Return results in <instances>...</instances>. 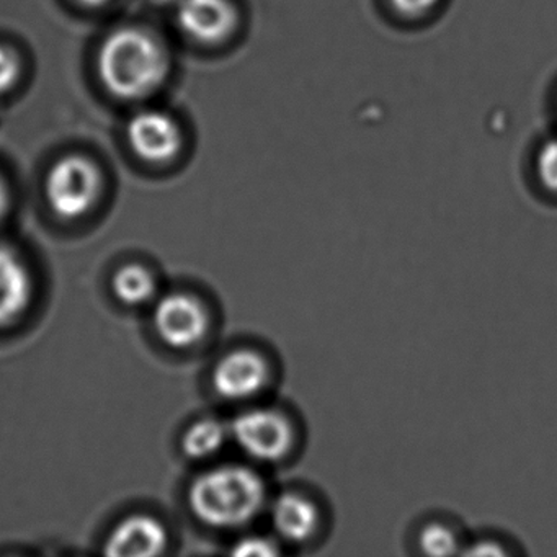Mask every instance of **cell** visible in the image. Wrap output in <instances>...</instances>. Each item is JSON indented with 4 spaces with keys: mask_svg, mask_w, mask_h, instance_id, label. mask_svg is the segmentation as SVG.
<instances>
[{
    "mask_svg": "<svg viewBox=\"0 0 557 557\" xmlns=\"http://www.w3.org/2000/svg\"><path fill=\"white\" fill-rule=\"evenodd\" d=\"M267 500L269 491L262 475L243 465L208 469L188 491L195 517L218 530L246 527L262 513Z\"/></svg>",
    "mask_w": 557,
    "mask_h": 557,
    "instance_id": "obj_1",
    "label": "cell"
},
{
    "mask_svg": "<svg viewBox=\"0 0 557 557\" xmlns=\"http://www.w3.org/2000/svg\"><path fill=\"white\" fill-rule=\"evenodd\" d=\"M100 79L113 96L143 99L154 92L169 73L164 47L141 28H120L100 48Z\"/></svg>",
    "mask_w": 557,
    "mask_h": 557,
    "instance_id": "obj_2",
    "label": "cell"
},
{
    "mask_svg": "<svg viewBox=\"0 0 557 557\" xmlns=\"http://www.w3.org/2000/svg\"><path fill=\"white\" fill-rule=\"evenodd\" d=\"M48 203L58 216L76 220L92 210L102 191V175L89 159L67 156L48 174Z\"/></svg>",
    "mask_w": 557,
    "mask_h": 557,
    "instance_id": "obj_3",
    "label": "cell"
},
{
    "mask_svg": "<svg viewBox=\"0 0 557 557\" xmlns=\"http://www.w3.org/2000/svg\"><path fill=\"white\" fill-rule=\"evenodd\" d=\"M230 430L237 446L259 462L280 461L292 449V423L285 413L270 407H256L239 413Z\"/></svg>",
    "mask_w": 557,
    "mask_h": 557,
    "instance_id": "obj_4",
    "label": "cell"
},
{
    "mask_svg": "<svg viewBox=\"0 0 557 557\" xmlns=\"http://www.w3.org/2000/svg\"><path fill=\"white\" fill-rule=\"evenodd\" d=\"M269 380V363L252 348H237L224 355L211 376L214 391L230 403H243L259 396Z\"/></svg>",
    "mask_w": 557,
    "mask_h": 557,
    "instance_id": "obj_5",
    "label": "cell"
},
{
    "mask_svg": "<svg viewBox=\"0 0 557 557\" xmlns=\"http://www.w3.org/2000/svg\"><path fill=\"white\" fill-rule=\"evenodd\" d=\"M154 327L159 337L171 347H194L207 334V309L195 296L172 293L158 302Z\"/></svg>",
    "mask_w": 557,
    "mask_h": 557,
    "instance_id": "obj_6",
    "label": "cell"
},
{
    "mask_svg": "<svg viewBox=\"0 0 557 557\" xmlns=\"http://www.w3.org/2000/svg\"><path fill=\"white\" fill-rule=\"evenodd\" d=\"M175 8L178 27L205 45L227 40L239 21L231 0H178Z\"/></svg>",
    "mask_w": 557,
    "mask_h": 557,
    "instance_id": "obj_7",
    "label": "cell"
},
{
    "mask_svg": "<svg viewBox=\"0 0 557 557\" xmlns=\"http://www.w3.org/2000/svg\"><path fill=\"white\" fill-rule=\"evenodd\" d=\"M128 141L139 158L161 164L172 161L181 151V128L161 110H143L129 120Z\"/></svg>",
    "mask_w": 557,
    "mask_h": 557,
    "instance_id": "obj_8",
    "label": "cell"
},
{
    "mask_svg": "<svg viewBox=\"0 0 557 557\" xmlns=\"http://www.w3.org/2000/svg\"><path fill=\"white\" fill-rule=\"evenodd\" d=\"M168 546V531L149 515H132L120 521L106 541V554L115 557H152Z\"/></svg>",
    "mask_w": 557,
    "mask_h": 557,
    "instance_id": "obj_9",
    "label": "cell"
},
{
    "mask_svg": "<svg viewBox=\"0 0 557 557\" xmlns=\"http://www.w3.org/2000/svg\"><path fill=\"white\" fill-rule=\"evenodd\" d=\"M273 530L286 543H306L318 530L319 508L299 492H283L270 508Z\"/></svg>",
    "mask_w": 557,
    "mask_h": 557,
    "instance_id": "obj_10",
    "label": "cell"
},
{
    "mask_svg": "<svg viewBox=\"0 0 557 557\" xmlns=\"http://www.w3.org/2000/svg\"><path fill=\"white\" fill-rule=\"evenodd\" d=\"M34 282L21 256L0 246V325L21 318L30 305Z\"/></svg>",
    "mask_w": 557,
    "mask_h": 557,
    "instance_id": "obj_11",
    "label": "cell"
},
{
    "mask_svg": "<svg viewBox=\"0 0 557 557\" xmlns=\"http://www.w3.org/2000/svg\"><path fill=\"white\" fill-rule=\"evenodd\" d=\"M230 436L231 430L218 420H198L185 432L182 448L188 458L207 459L216 455Z\"/></svg>",
    "mask_w": 557,
    "mask_h": 557,
    "instance_id": "obj_12",
    "label": "cell"
},
{
    "mask_svg": "<svg viewBox=\"0 0 557 557\" xmlns=\"http://www.w3.org/2000/svg\"><path fill=\"white\" fill-rule=\"evenodd\" d=\"M113 292H115L116 298L125 305H146L154 296V278L143 267H123L113 276Z\"/></svg>",
    "mask_w": 557,
    "mask_h": 557,
    "instance_id": "obj_13",
    "label": "cell"
},
{
    "mask_svg": "<svg viewBox=\"0 0 557 557\" xmlns=\"http://www.w3.org/2000/svg\"><path fill=\"white\" fill-rule=\"evenodd\" d=\"M419 546L426 556H453L458 553L459 541L445 524L432 523L426 524L420 533Z\"/></svg>",
    "mask_w": 557,
    "mask_h": 557,
    "instance_id": "obj_14",
    "label": "cell"
},
{
    "mask_svg": "<svg viewBox=\"0 0 557 557\" xmlns=\"http://www.w3.org/2000/svg\"><path fill=\"white\" fill-rule=\"evenodd\" d=\"M536 171L543 187L557 194V139H550L540 149Z\"/></svg>",
    "mask_w": 557,
    "mask_h": 557,
    "instance_id": "obj_15",
    "label": "cell"
},
{
    "mask_svg": "<svg viewBox=\"0 0 557 557\" xmlns=\"http://www.w3.org/2000/svg\"><path fill=\"white\" fill-rule=\"evenodd\" d=\"M233 556L239 557H273L280 556V546L276 541L263 536H247L233 547Z\"/></svg>",
    "mask_w": 557,
    "mask_h": 557,
    "instance_id": "obj_16",
    "label": "cell"
},
{
    "mask_svg": "<svg viewBox=\"0 0 557 557\" xmlns=\"http://www.w3.org/2000/svg\"><path fill=\"white\" fill-rule=\"evenodd\" d=\"M21 76V61L11 48L0 45V94L14 87Z\"/></svg>",
    "mask_w": 557,
    "mask_h": 557,
    "instance_id": "obj_17",
    "label": "cell"
},
{
    "mask_svg": "<svg viewBox=\"0 0 557 557\" xmlns=\"http://www.w3.org/2000/svg\"><path fill=\"white\" fill-rule=\"evenodd\" d=\"M396 14L406 18H420L432 12L440 0H389Z\"/></svg>",
    "mask_w": 557,
    "mask_h": 557,
    "instance_id": "obj_18",
    "label": "cell"
},
{
    "mask_svg": "<svg viewBox=\"0 0 557 557\" xmlns=\"http://www.w3.org/2000/svg\"><path fill=\"white\" fill-rule=\"evenodd\" d=\"M466 554H471V556H504L505 550L494 541H481V543H475L474 546L469 547Z\"/></svg>",
    "mask_w": 557,
    "mask_h": 557,
    "instance_id": "obj_19",
    "label": "cell"
},
{
    "mask_svg": "<svg viewBox=\"0 0 557 557\" xmlns=\"http://www.w3.org/2000/svg\"><path fill=\"white\" fill-rule=\"evenodd\" d=\"M9 207V191L5 187L4 181L0 177V218L4 216L5 211Z\"/></svg>",
    "mask_w": 557,
    "mask_h": 557,
    "instance_id": "obj_20",
    "label": "cell"
},
{
    "mask_svg": "<svg viewBox=\"0 0 557 557\" xmlns=\"http://www.w3.org/2000/svg\"><path fill=\"white\" fill-rule=\"evenodd\" d=\"M81 4L90 5V8H99V5L109 4L110 0H79Z\"/></svg>",
    "mask_w": 557,
    "mask_h": 557,
    "instance_id": "obj_21",
    "label": "cell"
},
{
    "mask_svg": "<svg viewBox=\"0 0 557 557\" xmlns=\"http://www.w3.org/2000/svg\"><path fill=\"white\" fill-rule=\"evenodd\" d=\"M154 4L159 5H168V4H177L178 0H152Z\"/></svg>",
    "mask_w": 557,
    "mask_h": 557,
    "instance_id": "obj_22",
    "label": "cell"
}]
</instances>
